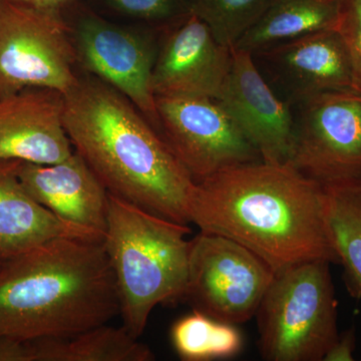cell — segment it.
Returning a JSON list of instances; mask_svg holds the SVG:
<instances>
[{
  "label": "cell",
  "instance_id": "cell-1",
  "mask_svg": "<svg viewBox=\"0 0 361 361\" xmlns=\"http://www.w3.org/2000/svg\"><path fill=\"white\" fill-rule=\"evenodd\" d=\"M189 222L241 244L275 274L298 263L339 264L326 218L324 187L290 164H240L195 182Z\"/></svg>",
  "mask_w": 361,
  "mask_h": 361
},
{
  "label": "cell",
  "instance_id": "cell-2",
  "mask_svg": "<svg viewBox=\"0 0 361 361\" xmlns=\"http://www.w3.org/2000/svg\"><path fill=\"white\" fill-rule=\"evenodd\" d=\"M63 123L75 151L109 193L189 224L195 180L127 97L94 75H80L65 94Z\"/></svg>",
  "mask_w": 361,
  "mask_h": 361
},
{
  "label": "cell",
  "instance_id": "cell-3",
  "mask_svg": "<svg viewBox=\"0 0 361 361\" xmlns=\"http://www.w3.org/2000/svg\"><path fill=\"white\" fill-rule=\"evenodd\" d=\"M120 315L103 241L59 237L0 264V334L70 336Z\"/></svg>",
  "mask_w": 361,
  "mask_h": 361
},
{
  "label": "cell",
  "instance_id": "cell-4",
  "mask_svg": "<svg viewBox=\"0 0 361 361\" xmlns=\"http://www.w3.org/2000/svg\"><path fill=\"white\" fill-rule=\"evenodd\" d=\"M188 224L164 219L109 193L104 248L123 326L139 339L159 304L182 298L189 272Z\"/></svg>",
  "mask_w": 361,
  "mask_h": 361
},
{
  "label": "cell",
  "instance_id": "cell-5",
  "mask_svg": "<svg viewBox=\"0 0 361 361\" xmlns=\"http://www.w3.org/2000/svg\"><path fill=\"white\" fill-rule=\"evenodd\" d=\"M331 263L311 260L276 273L256 317L268 361H323L338 338Z\"/></svg>",
  "mask_w": 361,
  "mask_h": 361
},
{
  "label": "cell",
  "instance_id": "cell-6",
  "mask_svg": "<svg viewBox=\"0 0 361 361\" xmlns=\"http://www.w3.org/2000/svg\"><path fill=\"white\" fill-rule=\"evenodd\" d=\"M65 16L0 0V99L30 87L66 94L78 84Z\"/></svg>",
  "mask_w": 361,
  "mask_h": 361
},
{
  "label": "cell",
  "instance_id": "cell-7",
  "mask_svg": "<svg viewBox=\"0 0 361 361\" xmlns=\"http://www.w3.org/2000/svg\"><path fill=\"white\" fill-rule=\"evenodd\" d=\"M275 272L241 244L213 233L190 240L189 272L182 298L214 319L241 324L257 313Z\"/></svg>",
  "mask_w": 361,
  "mask_h": 361
},
{
  "label": "cell",
  "instance_id": "cell-8",
  "mask_svg": "<svg viewBox=\"0 0 361 361\" xmlns=\"http://www.w3.org/2000/svg\"><path fill=\"white\" fill-rule=\"evenodd\" d=\"M66 13L75 16L68 26L78 63L127 97L159 133L152 78L160 39L104 20L78 0Z\"/></svg>",
  "mask_w": 361,
  "mask_h": 361
},
{
  "label": "cell",
  "instance_id": "cell-9",
  "mask_svg": "<svg viewBox=\"0 0 361 361\" xmlns=\"http://www.w3.org/2000/svg\"><path fill=\"white\" fill-rule=\"evenodd\" d=\"M296 108L287 163L322 185L361 179L360 92H322Z\"/></svg>",
  "mask_w": 361,
  "mask_h": 361
},
{
  "label": "cell",
  "instance_id": "cell-10",
  "mask_svg": "<svg viewBox=\"0 0 361 361\" xmlns=\"http://www.w3.org/2000/svg\"><path fill=\"white\" fill-rule=\"evenodd\" d=\"M159 134L195 182L228 167L260 161L217 99L156 97Z\"/></svg>",
  "mask_w": 361,
  "mask_h": 361
},
{
  "label": "cell",
  "instance_id": "cell-11",
  "mask_svg": "<svg viewBox=\"0 0 361 361\" xmlns=\"http://www.w3.org/2000/svg\"><path fill=\"white\" fill-rule=\"evenodd\" d=\"M232 66V47L221 44L194 13L161 30L152 85L155 97L218 99Z\"/></svg>",
  "mask_w": 361,
  "mask_h": 361
},
{
  "label": "cell",
  "instance_id": "cell-12",
  "mask_svg": "<svg viewBox=\"0 0 361 361\" xmlns=\"http://www.w3.org/2000/svg\"><path fill=\"white\" fill-rule=\"evenodd\" d=\"M266 163H287L293 135L292 106L277 96L253 54L232 47V66L217 99Z\"/></svg>",
  "mask_w": 361,
  "mask_h": 361
},
{
  "label": "cell",
  "instance_id": "cell-13",
  "mask_svg": "<svg viewBox=\"0 0 361 361\" xmlns=\"http://www.w3.org/2000/svg\"><path fill=\"white\" fill-rule=\"evenodd\" d=\"M292 108L322 92L355 90L353 63L336 30H320L253 54Z\"/></svg>",
  "mask_w": 361,
  "mask_h": 361
},
{
  "label": "cell",
  "instance_id": "cell-14",
  "mask_svg": "<svg viewBox=\"0 0 361 361\" xmlns=\"http://www.w3.org/2000/svg\"><path fill=\"white\" fill-rule=\"evenodd\" d=\"M65 94L30 87L0 99V160L51 165L73 155Z\"/></svg>",
  "mask_w": 361,
  "mask_h": 361
},
{
  "label": "cell",
  "instance_id": "cell-15",
  "mask_svg": "<svg viewBox=\"0 0 361 361\" xmlns=\"http://www.w3.org/2000/svg\"><path fill=\"white\" fill-rule=\"evenodd\" d=\"M18 176L27 193L59 219L104 234L109 192L77 152L51 165L20 161Z\"/></svg>",
  "mask_w": 361,
  "mask_h": 361
},
{
  "label": "cell",
  "instance_id": "cell-16",
  "mask_svg": "<svg viewBox=\"0 0 361 361\" xmlns=\"http://www.w3.org/2000/svg\"><path fill=\"white\" fill-rule=\"evenodd\" d=\"M20 161L0 160V259L13 257L59 237L103 241L104 235L59 219L27 193L18 176Z\"/></svg>",
  "mask_w": 361,
  "mask_h": 361
},
{
  "label": "cell",
  "instance_id": "cell-17",
  "mask_svg": "<svg viewBox=\"0 0 361 361\" xmlns=\"http://www.w3.org/2000/svg\"><path fill=\"white\" fill-rule=\"evenodd\" d=\"M343 0H271L235 49L252 54L320 30H336Z\"/></svg>",
  "mask_w": 361,
  "mask_h": 361
},
{
  "label": "cell",
  "instance_id": "cell-18",
  "mask_svg": "<svg viewBox=\"0 0 361 361\" xmlns=\"http://www.w3.org/2000/svg\"><path fill=\"white\" fill-rule=\"evenodd\" d=\"M32 361H153L152 349L125 327L108 324L70 336L27 341Z\"/></svg>",
  "mask_w": 361,
  "mask_h": 361
},
{
  "label": "cell",
  "instance_id": "cell-19",
  "mask_svg": "<svg viewBox=\"0 0 361 361\" xmlns=\"http://www.w3.org/2000/svg\"><path fill=\"white\" fill-rule=\"evenodd\" d=\"M330 236L353 296L361 297V179L323 185Z\"/></svg>",
  "mask_w": 361,
  "mask_h": 361
},
{
  "label": "cell",
  "instance_id": "cell-20",
  "mask_svg": "<svg viewBox=\"0 0 361 361\" xmlns=\"http://www.w3.org/2000/svg\"><path fill=\"white\" fill-rule=\"evenodd\" d=\"M173 345L180 360L208 361L232 357L241 350V334L234 324L214 319L198 310L173 325Z\"/></svg>",
  "mask_w": 361,
  "mask_h": 361
},
{
  "label": "cell",
  "instance_id": "cell-21",
  "mask_svg": "<svg viewBox=\"0 0 361 361\" xmlns=\"http://www.w3.org/2000/svg\"><path fill=\"white\" fill-rule=\"evenodd\" d=\"M192 13L211 28L221 44L234 47L259 20L271 0H189Z\"/></svg>",
  "mask_w": 361,
  "mask_h": 361
},
{
  "label": "cell",
  "instance_id": "cell-22",
  "mask_svg": "<svg viewBox=\"0 0 361 361\" xmlns=\"http://www.w3.org/2000/svg\"><path fill=\"white\" fill-rule=\"evenodd\" d=\"M106 13L163 30L192 13L189 0H90Z\"/></svg>",
  "mask_w": 361,
  "mask_h": 361
},
{
  "label": "cell",
  "instance_id": "cell-23",
  "mask_svg": "<svg viewBox=\"0 0 361 361\" xmlns=\"http://www.w3.org/2000/svg\"><path fill=\"white\" fill-rule=\"evenodd\" d=\"M337 32L350 56L356 92L361 94V0H343Z\"/></svg>",
  "mask_w": 361,
  "mask_h": 361
},
{
  "label": "cell",
  "instance_id": "cell-24",
  "mask_svg": "<svg viewBox=\"0 0 361 361\" xmlns=\"http://www.w3.org/2000/svg\"><path fill=\"white\" fill-rule=\"evenodd\" d=\"M356 336L355 329L339 334L338 338L327 351L323 361H353L355 360Z\"/></svg>",
  "mask_w": 361,
  "mask_h": 361
},
{
  "label": "cell",
  "instance_id": "cell-25",
  "mask_svg": "<svg viewBox=\"0 0 361 361\" xmlns=\"http://www.w3.org/2000/svg\"><path fill=\"white\" fill-rule=\"evenodd\" d=\"M0 361H32L27 341L0 334Z\"/></svg>",
  "mask_w": 361,
  "mask_h": 361
},
{
  "label": "cell",
  "instance_id": "cell-26",
  "mask_svg": "<svg viewBox=\"0 0 361 361\" xmlns=\"http://www.w3.org/2000/svg\"><path fill=\"white\" fill-rule=\"evenodd\" d=\"M18 6L27 7L42 13L61 14L66 13L78 0H8Z\"/></svg>",
  "mask_w": 361,
  "mask_h": 361
}]
</instances>
